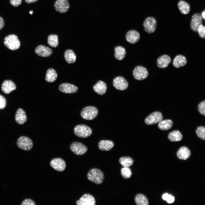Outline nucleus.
Masks as SVG:
<instances>
[{"instance_id":"1","label":"nucleus","mask_w":205,"mask_h":205,"mask_svg":"<svg viewBox=\"0 0 205 205\" xmlns=\"http://www.w3.org/2000/svg\"><path fill=\"white\" fill-rule=\"evenodd\" d=\"M88 179L97 184H100L103 182L104 177L103 173L99 169L95 168L91 169L87 175Z\"/></svg>"},{"instance_id":"2","label":"nucleus","mask_w":205,"mask_h":205,"mask_svg":"<svg viewBox=\"0 0 205 205\" xmlns=\"http://www.w3.org/2000/svg\"><path fill=\"white\" fill-rule=\"evenodd\" d=\"M5 45L8 49L15 50L18 49L20 46V42L17 36L15 34L8 35L4 40Z\"/></svg>"},{"instance_id":"3","label":"nucleus","mask_w":205,"mask_h":205,"mask_svg":"<svg viewBox=\"0 0 205 205\" xmlns=\"http://www.w3.org/2000/svg\"><path fill=\"white\" fill-rule=\"evenodd\" d=\"M74 132L77 137L85 138L91 135L92 130L89 127L86 125L79 124L77 125L74 128Z\"/></svg>"},{"instance_id":"4","label":"nucleus","mask_w":205,"mask_h":205,"mask_svg":"<svg viewBox=\"0 0 205 205\" xmlns=\"http://www.w3.org/2000/svg\"><path fill=\"white\" fill-rule=\"evenodd\" d=\"M98 110L95 107L88 106L84 108L81 112V115L84 119L91 120L94 119L98 115Z\"/></svg>"},{"instance_id":"5","label":"nucleus","mask_w":205,"mask_h":205,"mask_svg":"<svg viewBox=\"0 0 205 205\" xmlns=\"http://www.w3.org/2000/svg\"><path fill=\"white\" fill-rule=\"evenodd\" d=\"M145 31L147 33L151 34L156 30L157 21L156 19L153 17H149L144 20L143 24Z\"/></svg>"},{"instance_id":"6","label":"nucleus","mask_w":205,"mask_h":205,"mask_svg":"<svg viewBox=\"0 0 205 205\" xmlns=\"http://www.w3.org/2000/svg\"><path fill=\"white\" fill-rule=\"evenodd\" d=\"M17 144L19 148L25 151H29L32 149L33 143L29 138L22 136L18 139Z\"/></svg>"},{"instance_id":"7","label":"nucleus","mask_w":205,"mask_h":205,"mask_svg":"<svg viewBox=\"0 0 205 205\" xmlns=\"http://www.w3.org/2000/svg\"><path fill=\"white\" fill-rule=\"evenodd\" d=\"M148 72L145 67L138 65L134 69L133 75L134 78L138 80H142L146 79L148 75Z\"/></svg>"},{"instance_id":"8","label":"nucleus","mask_w":205,"mask_h":205,"mask_svg":"<svg viewBox=\"0 0 205 205\" xmlns=\"http://www.w3.org/2000/svg\"><path fill=\"white\" fill-rule=\"evenodd\" d=\"M70 148L75 154L79 155L84 154L88 150L85 145L81 142H73L71 144Z\"/></svg>"},{"instance_id":"9","label":"nucleus","mask_w":205,"mask_h":205,"mask_svg":"<svg viewBox=\"0 0 205 205\" xmlns=\"http://www.w3.org/2000/svg\"><path fill=\"white\" fill-rule=\"evenodd\" d=\"M163 116L162 113L159 111L153 112L146 117L145 122L147 125H152L159 123L163 120Z\"/></svg>"},{"instance_id":"10","label":"nucleus","mask_w":205,"mask_h":205,"mask_svg":"<svg viewBox=\"0 0 205 205\" xmlns=\"http://www.w3.org/2000/svg\"><path fill=\"white\" fill-rule=\"evenodd\" d=\"M113 85L116 89L121 91L126 89L128 86L127 80L124 77L120 76L117 77L114 79Z\"/></svg>"},{"instance_id":"11","label":"nucleus","mask_w":205,"mask_h":205,"mask_svg":"<svg viewBox=\"0 0 205 205\" xmlns=\"http://www.w3.org/2000/svg\"><path fill=\"white\" fill-rule=\"evenodd\" d=\"M51 167L56 170L62 172L65 169L66 164L64 160L60 158H54L50 162Z\"/></svg>"},{"instance_id":"12","label":"nucleus","mask_w":205,"mask_h":205,"mask_svg":"<svg viewBox=\"0 0 205 205\" xmlns=\"http://www.w3.org/2000/svg\"><path fill=\"white\" fill-rule=\"evenodd\" d=\"M203 18L201 14L196 13L192 16L190 22V27L191 30L195 32H197V30L198 26L203 24Z\"/></svg>"},{"instance_id":"13","label":"nucleus","mask_w":205,"mask_h":205,"mask_svg":"<svg viewBox=\"0 0 205 205\" xmlns=\"http://www.w3.org/2000/svg\"><path fill=\"white\" fill-rule=\"evenodd\" d=\"M77 205H95V200L94 197L89 194H83L76 202Z\"/></svg>"},{"instance_id":"14","label":"nucleus","mask_w":205,"mask_h":205,"mask_svg":"<svg viewBox=\"0 0 205 205\" xmlns=\"http://www.w3.org/2000/svg\"><path fill=\"white\" fill-rule=\"evenodd\" d=\"M54 7L57 11L64 13L68 10L70 5L67 0H56L55 2Z\"/></svg>"},{"instance_id":"15","label":"nucleus","mask_w":205,"mask_h":205,"mask_svg":"<svg viewBox=\"0 0 205 205\" xmlns=\"http://www.w3.org/2000/svg\"><path fill=\"white\" fill-rule=\"evenodd\" d=\"M35 53L38 56L42 57H47L50 56L52 53V50L49 47L40 45L35 49Z\"/></svg>"},{"instance_id":"16","label":"nucleus","mask_w":205,"mask_h":205,"mask_svg":"<svg viewBox=\"0 0 205 205\" xmlns=\"http://www.w3.org/2000/svg\"><path fill=\"white\" fill-rule=\"evenodd\" d=\"M126 40L131 44H135L137 42L140 38L139 33L137 30H134L128 31L126 35Z\"/></svg>"},{"instance_id":"17","label":"nucleus","mask_w":205,"mask_h":205,"mask_svg":"<svg viewBox=\"0 0 205 205\" xmlns=\"http://www.w3.org/2000/svg\"><path fill=\"white\" fill-rule=\"evenodd\" d=\"M59 89L61 91L65 93H72L76 92L78 90V88L72 84L64 83L59 85Z\"/></svg>"},{"instance_id":"18","label":"nucleus","mask_w":205,"mask_h":205,"mask_svg":"<svg viewBox=\"0 0 205 205\" xmlns=\"http://www.w3.org/2000/svg\"><path fill=\"white\" fill-rule=\"evenodd\" d=\"M1 89L5 93L8 94L16 89L15 83L9 80H7L3 81L1 85Z\"/></svg>"},{"instance_id":"19","label":"nucleus","mask_w":205,"mask_h":205,"mask_svg":"<svg viewBox=\"0 0 205 205\" xmlns=\"http://www.w3.org/2000/svg\"><path fill=\"white\" fill-rule=\"evenodd\" d=\"M171 62L170 56L166 54H164L158 58L157 61V65L159 68H165L168 67Z\"/></svg>"},{"instance_id":"20","label":"nucleus","mask_w":205,"mask_h":205,"mask_svg":"<svg viewBox=\"0 0 205 205\" xmlns=\"http://www.w3.org/2000/svg\"><path fill=\"white\" fill-rule=\"evenodd\" d=\"M15 120L19 124H22L26 121L27 118L24 111L22 109H18L16 112Z\"/></svg>"},{"instance_id":"21","label":"nucleus","mask_w":205,"mask_h":205,"mask_svg":"<svg viewBox=\"0 0 205 205\" xmlns=\"http://www.w3.org/2000/svg\"><path fill=\"white\" fill-rule=\"evenodd\" d=\"M94 91L100 95H103L106 92L107 86L106 84L101 81H99L93 87Z\"/></svg>"},{"instance_id":"22","label":"nucleus","mask_w":205,"mask_h":205,"mask_svg":"<svg viewBox=\"0 0 205 205\" xmlns=\"http://www.w3.org/2000/svg\"><path fill=\"white\" fill-rule=\"evenodd\" d=\"M114 145L113 142L110 140H101L98 143L99 149L102 151H109L114 147Z\"/></svg>"},{"instance_id":"23","label":"nucleus","mask_w":205,"mask_h":205,"mask_svg":"<svg viewBox=\"0 0 205 205\" xmlns=\"http://www.w3.org/2000/svg\"><path fill=\"white\" fill-rule=\"evenodd\" d=\"M187 63L186 57L182 55H178L174 58L173 64L176 68H179L185 65Z\"/></svg>"},{"instance_id":"24","label":"nucleus","mask_w":205,"mask_h":205,"mask_svg":"<svg viewBox=\"0 0 205 205\" xmlns=\"http://www.w3.org/2000/svg\"><path fill=\"white\" fill-rule=\"evenodd\" d=\"M190 150L186 147L183 146L180 147L177 151V155L179 159L185 160L188 159L190 156Z\"/></svg>"},{"instance_id":"25","label":"nucleus","mask_w":205,"mask_h":205,"mask_svg":"<svg viewBox=\"0 0 205 205\" xmlns=\"http://www.w3.org/2000/svg\"><path fill=\"white\" fill-rule=\"evenodd\" d=\"M178 7L180 12L184 15L188 14L190 10V4L187 2L183 0L179 1Z\"/></svg>"},{"instance_id":"26","label":"nucleus","mask_w":205,"mask_h":205,"mask_svg":"<svg viewBox=\"0 0 205 205\" xmlns=\"http://www.w3.org/2000/svg\"><path fill=\"white\" fill-rule=\"evenodd\" d=\"M64 57L66 61L69 64H72L75 62L76 56L74 52L72 50H66L64 54Z\"/></svg>"},{"instance_id":"27","label":"nucleus","mask_w":205,"mask_h":205,"mask_svg":"<svg viewBox=\"0 0 205 205\" xmlns=\"http://www.w3.org/2000/svg\"><path fill=\"white\" fill-rule=\"evenodd\" d=\"M57 77L58 75L56 71L53 68H49L46 71L45 79L48 82H53L56 80Z\"/></svg>"},{"instance_id":"28","label":"nucleus","mask_w":205,"mask_h":205,"mask_svg":"<svg viewBox=\"0 0 205 205\" xmlns=\"http://www.w3.org/2000/svg\"><path fill=\"white\" fill-rule=\"evenodd\" d=\"M115 58L118 60H122L125 57L126 54L125 49L120 46H117L114 48Z\"/></svg>"},{"instance_id":"29","label":"nucleus","mask_w":205,"mask_h":205,"mask_svg":"<svg viewBox=\"0 0 205 205\" xmlns=\"http://www.w3.org/2000/svg\"><path fill=\"white\" fill-rule=\"evenodd\" d=\"M168 138L170 141L172 142L179 141L182 139L183 135L179 131L175 130L169 134Z\"/></svg>"},{"instance_id":"30","label":"nucleus","mask_w":205,"mask_h":205,"mask_svg":"<svg viewBox=\"0 0 205 205\" xmlns=\"http://www.w3.org/2000/svg\"><path fill=\"white\" fill-rule=\"evenodd\" d=\"M173 125V122L170 119L162 120L158 124L159 128L163 130H166L170 129Z\"/></svg>"},{"instance_id":"31","label":"nucleus","mask_w":205,"mask_h":205,"mask_svg":"<svg viewBox=\"0 0 205 205\" xmlns=\"http://www.w3.org/2000/svg\"><path fill=\"white\" fill-rule=\"evenodd\" d=\"M135 201L138 205H148V200L146 197L142 194H138L135 196Z\"/></svg>"},{"instance_id":"32","label":"nucleus","mask_w":205,"mask_h":205,"mask_svg":"<svg viewBox=\"0 0 205 205\" xmlns=\"http://www.w3.org/2000/svg\"><path fill=\"white\" fill-rule=\"evenodd\" d=\"M119 162L123 167H129L133 164L134 160L130 157L124 156L119 158Z\"/></svg>"},{"instance_id":"33","label":"nucleus","mask_w":205,"mask_h":205,"mask_svg":"<svg viewBox=\"0 0 205 205\" xmlns=\"http://www.w3.org/2000/svg\"><path fill=\"white\" fill-rule=\"evenodd\" d=\"M48 43L51 47L56 48L59 44L58 37L56 34H50L48 37Z\"/></svg>"},{"instance_id":"34","label":"nucleus","mask_w":205,"mask_h":205,"mask_svg":"<svg viewBox=\"0 0 205 205\" xmlns=\"http://www.w3.org/2000/svg\"><path fill=\"white\" fill-rule=\"evenodd\" d=\"M121 174L124 178L127 179L131 177L132 173L129 167H123L121 169Z\"/></svg>"},{"instance_id":"35","label":"nucleus","mask_w":205,"mask_h":205,"mask_svg":"<svg viewBox=\"0 0 205 205\" xmlns=\"http://www.w3.org/2000/svg\"><path fill=\"white\" fill-rule=\"evenodd\" d=\"M196 134L198 138L203 140L205 139V127L203 126H200L196 129Z\"/></svg>"},{"instance_id":"36","label":"nucleus","mask_w":205,"mask_h":205,"mask_svg":"<svg viewBox=\"0 0 205 205\" xmlns=\"http://www.w3.org/2000/svg\"><path fill=\"white\" fill-rule=\"evenodd\" d=\"M197 32H198L200 37L202 38H204L205 37V26L201 24L198 27Z\"/></svg>"},{"instance_id":"37","label":"nucleus","mask_w":205,"mask_h":205,"mask_svg":"<svg viewBox=\"0 0 205 205\" xmlns=\"http://www.w3.org/2000/svg\"><path fill=\"white\" fill-rule=\"evenodd\" d=\"M198 109L201 115H205V101L204 100L200 102L198 105Z\"/></svg>"},{"instance_id":"38","label":"nucleus","mask_w":205,"mask_h":205,"mask_svg":"<svg viewBox=\"0 0 205 205\" xmlns=\"http://www.w3.org/2000/svg\"><path fill=\"white\" fill-rule=\"evenodd\" d=\"M7 105L6 99L3 96L0 95V109L4 108Z\"/></svg>"},{"instance_id":"39","label":"nucleus","mask_w":205,"mask_h":205,"mask_svg":"<svg viewBox=\"0 0 205 205\" xmlns=\"http://www.w3.org/2000/svg\"><path fill=\"white\" fill-rule=\"evenodd\" d=\"M34 202L32 200L27 198L24 199L22 202L21 205H36Z\"/></svg>"},{"instance_id":"40","label":"nucleus","mask_w":205,"mask_h":205,"mask_svg":"<svg viewBox=\"0 0 205 205\" xmlns=\"http://www.w3.org/2000/svg\"><path fill=\"white\" fill-rule=\"evenodd\" d=\"M11 5L15 7H17L22 3V0H9Z\"/></svg>"},{"instance_id":"41","label":"nucleus","mask_w":205,"mask_h":205,"mask_svg":"<svg viewBox=\"0 0 205 205\" xmlns=\"http://www.w3.org/2000/svg\"><path fill=\"white\" fill-rule=\"evenodd\" d=\"M4 21L3 19L0 17V30L2 29L4 26Z\"/></svg>"},{"instance_id":"42","label":"nucleus","mask_w":205,"mask_h":205,"mask_svg":"<svg viewBox=\"0 0 205 205\" xmlns=\"http://www.w3.org/2000/svg\"><path fill=\"white\" fill-rule=\"evenodd\" d=\"M171 195V194H169L167 193H165L162 196V198L164 200L167 201Z\"/></svg>"},{"instance_id":"43","label":"nucleus","mask_w":205,"mask_h":205,"mask_svg":"<svg viewBox=\"0 0 205 205\" xmlns=\"http://www.w3.org/2000/svg\"><path fill=\"white\" fill-rule=\"evenodd\" d=\"M174 197L171 195L169 198L167 200V202L169 203H172L174 201Z\"/></svg>"},{"instance_id":"44","label":"nucleus","mask_w":205,"mask_h":205,"mask_svg":"<svg viewBox=\"0 0 205 205\" xmlns=\"http://www.w3.org/2000/svg\"><path fill=\"white\" fill-rule=\"evenodd\" d=\"M38 0H24L27 3L29 4L35 3Z\"/></svg>"},{"instance_id":"45","label":"nucleus","mask_w":205,"mask_h":205,"mask_svg":"<svg viewBox=\"0 0 205 205\" xmlns=\"http://www.w3.org/2000/svg\"><path fill=\"white\" fill-rule=\"evenodd\" d=\"M201 16L203 19H204V20H205V10H204L203 11H202V13L201 14Z\"/></svg>"},{"instance_id":"46","label":"nucleus","mask_w":205,"mask_h":205,"mask_svg":"<svg viewBox=\"0 0 205 205\" xmlns=\"http://www.w3.org/2000/svg\"><path fill=\"white\" fill-rule=\"evenodd\" d=\"M32 11H30V14H32Z\"/></svg>"}]
</instances>
